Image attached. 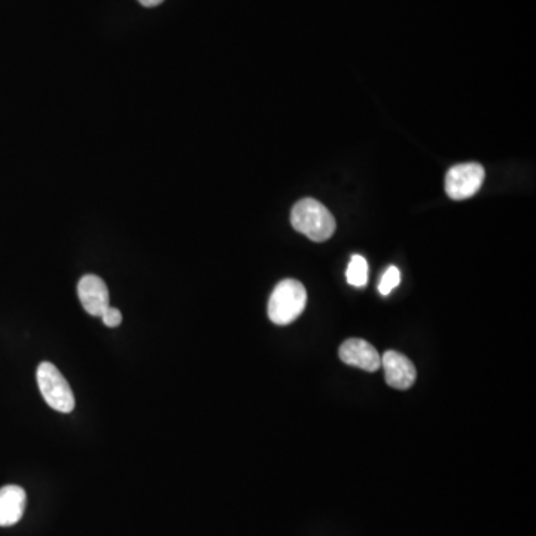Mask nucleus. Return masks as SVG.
Segmentation results:
<instances>
[{"mask_svg":"<svg viewBox=\"0 0 536 536\" xmlns=\"http://www.w3.org/2000/svg\"><path fill=\"white\" fill-rule=\"evenodd\" d=\"M347 282L355 288H364L368 282V263L361 255H353L347 267Z\"/></svg>","mask_w":536,"mask_h":536,"instance_id":"obj_9","label":"nucleus"},{"mask_svg":"<svg viewBox=\"0 0 536 536\" xmlns=\"http://www.w3.org/2000/svg\"><path fill=\"white\" fill-rule=\"evenodd\" d=\"M341 361L352 367L374 373L382 367V356L377 352L376 347L362 338H350L344 341L338 350Z\"/></svg>","mask_w":536,"mask_h":536,"instance_id":"obj_5","label":"nucleus"},{"mask_svg":"<svg viewBox=\"0 0 536 536\" xmlns=\"http://www.w3.org/2000/svg\"><path fill=\"white\" fill-rule=\"evenodd\" d=\"M78 297L85 312L96 318H100L109 307L108 286L94 274H87L79 280Z\"/></svg>","mask_w":536,"mask_h":536,"instance_id":"obj_7","label":"nucleus"},{"mask_svg":"<svg viewBox=\"0 0 536 536\" xmlns=\"http://www.w3.org/2000/svg\"><path fill=\"white\" fill-rule=\"evenodd\" d=\"M483 166L477 163L458 164L446 175V193L453 200H467L478 193L484 182Z\"/></svg>","mask_w":536,"mask_h":536,"instance_id":"obj_4","label":"nucleus"},{"mask_svg":"<svg viewBox=\"0 0 536 536\" xmlns=\"http://www.w3.org/2000/svg\"><path fill=\"white\" fill-rule=\"evenodd\" d=\"M103 324L106 325V327L109 328H115L118 327V325H121V322H123V315H121L120 310L115 309V307L109 306L108 309L105 310V313H103L102 316Z\"/></svg>","mask_w":536,"mask_h":536,"instance_id":"obj_11","label":"nucleus"},{"mask_svg":"<svg viewBox=\"0 0 536 536\" xmlns=\"http://www.w3.org/2000/svg\"><path fill=\"white\" fill-rule=\"evenodd\" d=\"M307 291L303 283L286 279L277 283L268 301V318L276 325H289L306 309Z\"/></svg>","mask_w":536,"mask_h":536,"instance_id":"obj_2","label":"nucleus"},{"mask_svg":"<svg viewBox=\"0 0 536 536\" xmlns=\"http://www.w3.org/2000/svg\"><path fill=\"white\" fill-rule=\"evenodd\" d=\"M163 2L164 0H139L140 5L146 6V8H154Z\"/></svg>","mask_w":536,"mask_h":536,"instance_id":"obj_12","label":"nucleus"},{"mask_svg":"<svg viewBox=\"0 0 536 536\" xmlns=\"http://www.w3.org/2000/svg\"><path fill=\"white\" fill-rule=\"evenodd\" d=\"M400 282V270H398V268L395 266L389 267L388 270L385 271V274H383L382 280H380V294L385 295V297H388V295L391 294V292L394 291V289L397 288L398 285H400Z\"/></svg>","mask_w":536,"mask_h":536,"instance_id":"obj_10","label":"nucleus"},{"mask_svg":"<svg viewBox=\"0 0 536 536\" xmlns=\"http://www.w3.org/2000/svg\"><path fill=\"white\" fill-rule=\"evenodd\" d=\"M291 224L298 233L318 243L331 239L337 227L333 213L321 201L313 199L300 200L295 204Z\"/></svg>","mask_w":536,"mask_h":536,"instance_id":"obj_1","label":"nucleus"},{"mask_svg":"<svg viewBox=\"0 0 536 536\" xmlns=\"http://www.w3.org/2000/svg\"><path fill=\"white\" fill-rule=\"evenodd\" d=\"M39 391L53 410L70 413L75 408V395L59 368L51 362H42L36 371Z\"/></svg>","mask_w":536,"mask_h":536,"instance_id":"obj_3","label":"nucleus"},{"mask_svg":"<svg viewBox=\"0 0 536 536\" xmlns=\"http://www.w3.org/2000/svg\"><path fill=\"white\" fill-rule=\"evenodd\" d=\"M382 367L385 370L386 383L391 388L407 391L416 382L417 371L413 362L395 350H388L383 355Z\"/></svg>","mask_w":536,"mask_h":536,"instance_id":"obj_6","label":"nucleus"},{"mask_svg":"<svg viewBox=\"0 0 536 536\" xmlns=\"http://www.w3.org/2000/svg\"><path fill=\"white\" fill-rule=\"evenodd\" d=\"M27 496L23 487L5 486L0 489V526L17 525L26 510Z\"/></svg>","mask_w":536,"mask_h":536,"instance_id":"obj_8","label":"nucleus"}]
</instances>
